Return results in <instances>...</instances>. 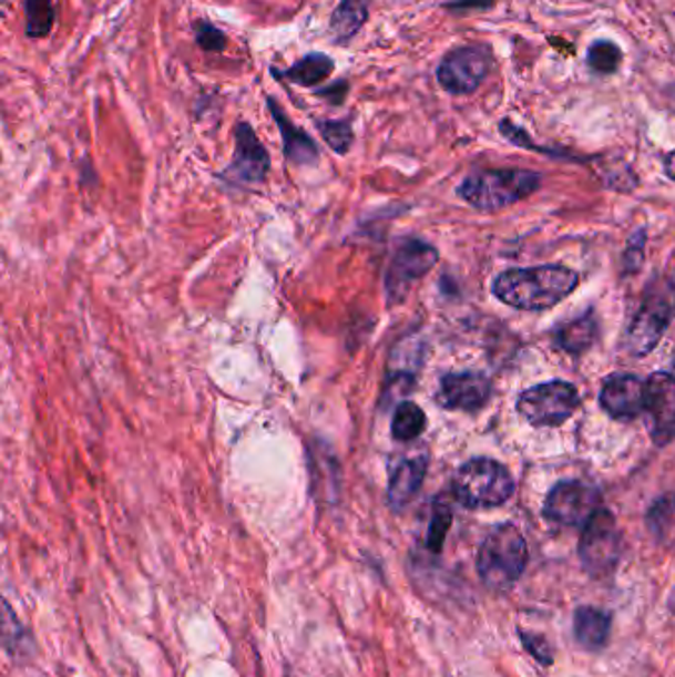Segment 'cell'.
I'll list each match as a JSON object with an SVG mask.
<instances>
[{"label": "cell", "mask_w": 675, "mask_h": 677, "mask_svg": "<svg viewBox=\"0 0 675 677\" xmlns=\"http://www.w3.org/2000/svg\"><path fill=\"white\" fill-rule=\"evenodd\" d=\"M579 286V274L564 266H535L503 271L493 281V294L505 306L543 311L561 304Z\"/></svg>", "instance_id": "obj_1"}, {"label": "cell", "mask_w": 675, "mask_h": 677, "mask_svg": "<svg viewBox=\"0 0 675 677\" xmlns=\"http://www.w3.org/2000/svg\"><path fill=\"white\" fill-rule=\"evenodd\" d=\"M529 561L528 541L513 523H501L485 535L478 551V575L493 593H508Z\"/></svg>", "instance_id": "obj_2"}, {"label": "cell", "mask_w": 675, "mask_h": 677, "mask_svg": "<svg viewBox=\"0 0 675 677\" xmlns=\"http://www.w3.org/2000/svg\"><path fill=\"white\" fill-rule=\"evenodd\" d=\"M541 175L525 168H491L463 178L458 195L483 213L515 205L539 191Z\"/></svg>", "instance_id": "obj_3"}, {"label": "cell", "mask_w": 675, "mask_h": 677, "mask_svg": "<svg viewBox=\"0 0 675 677\" xmlns=\"http://www.w3.org/2000/svg\"><path fill=\"white\" fill-rule=\"evenodd\" d=\"M453 498L468 510L500 507L515 492V480L505 465L490 458H473L456 472Z\"/></svg>", "instance_id": "obj_4"}, {"label": "cell", "mask_w": 675, "mask_h": 677, "mask_svg": "<svg viewBox=\"0 0 675 677\" xmlns=\"http://www.w3.org/2000/svg\"><path fill=\"white\" fill-rule=\"evenodd\" d=\"M622 548L624 538L618 521L611 511L601 507L584 525L579 541V558L584 571L594 578L611 576L618 566Z\"/></svg>", "instance_id": "obj_5"}, {"label": "cell", "mask_w": 675, "mask_h": 677, "mask_svg": "<svg viewBox=\"0 0 675 677\" xmlns=\"http://www.w3.org/2000/svg\"><path fill=\"white\" fill-rule=\"evenodd\" d=\"M581 397L571 382L551 381L521 392L518 410L533 427H559L573 417Z\"/></svg>", "instance_id": "obj_6"}, {"label": "cell", "mask_w": 675, "mask_h": 677, "mask_svg": "<svg viewBox=\"0 0 675 677\" xmlns=\"http://www.w3.org/2000/svg\"><path fill=\"white\" fill-rule=\"evenodd\" d=\"M436 264H438V250L432 244L418 240V238H407L400 242L390 258L387 278H385V291H387L390 306L402 304L410 288L417 284L418 279L425 278Z\"/></svg>", "instance_id": "obj_7"}, {"label": "cell", "mask_w": 675, "mask_h": 677, "mask_svg": "<svg viewBox=\"0 0 675 677\" xmlns=\"http://www.w3.org/2000/svg\"><path fill=\"white\" fill-rule=\"evenodd\" d=\"M493 65V54L483 44L460 47L450 50L436 70L438 84L442 85L452 95H468L473 93L483 80L488 78Z\"/></svg>", "instance_id": "obj_8"}, {"label": "cell", "mask_w": 675, "mask_h": 677, "mask_svg": "<svg viewBox=\"0 0 675 677\" xmlns=\"http://www.w3.org/2000/svg\"><path fill=\"white\" fill-rule=\"evenodd\" d=\"M602 507V495L592 483L559 482L549 492L543 513L549 521L564 527H584Z\"/></svg>", "instance_id": "obj_9"}, {"label": "cell", "mask_w": 675, "mask_h": 677, "mask_svg": "<svg viewBox=\"0 0 675 677\" xmlns=\"http://www.w3.org/2000/svg\"><path fill=\"white\" fill-rule=\"evenodd\" d=\"M234 155L231 165L224 171V178L234 185H258L268 178L269 161L268 151L259 141L256 131L248 121L236 123L234 130Z\"/></svg>", "instance_id": "obj_10"}, {"label": "cell", "mask_w": 675, "mask_h": 677, "mask_svg": "<svg viewBox=\"0 0 675 677\" xmlns=\"http://www.w3.org/2000/svg\"><path fill=\"white\" fill-rule=\"evenodd\" d=\"M650 437L656 445L675 440V377L654 372L646 381V409Z\"/></svg>", "instance_id": "obj_11"}, {"label": "cell", "mask_w": 675, "mask_h": 677, "mask_svg": "<svg viewBox=\"0 0 675 677\" xmlns=\"http://www.w3.org/2000/svg\"><path fill=\"white\" fill-rule=\"evenodd\" d=\"M672 319V307L659 294H652L634 317L628 329V351L634 357H646L656 349Z\"/></svg>", "instance_id": "obj_12"}, {"label": "cell", "mask_w": 675, "mask_h": 677, "mask_svg": "<svg viewBox=\"0 0 675 677\" xmlns=\"http://www.w3.org/2000/svg\"><path fill=\"white\" fill-rule=\"evenodd\" d=\"M491 382L481 372H450L440 381L438 400L444 409L478 412L488 404Z\"/></svg>", "instance_id": "obj_13"}, {"label": "cell", "mask_w": 675, "mask_h": 677, "mask_svg": "<svg viewBox=\"0 0 675 677\" xmlns=\"http://www.w3.org/2000/svg\"><path fill=\"white\" fill-rule=\"evenodd\" d=\"M601 407L614 420H636L646 409V382L634 375H612L602 384Z\"/></svg>", "instance_id": "obj_14"}, {"label": "cell", "mask_w": 675, "mask_h": 677, "mask_svg": "<svg viewBox=\"0 0 675 677\" xmlns=\"http://www.w3.org/2000/svg\"><path fill=\"white\" fill-rule=\"evenodd\" d=\"M266 105H268L269 115L274 117L276 125H278L284 155H286L287 161L294 163V165H299V167L315 165L319 161V147H317L314 137L306 130H299L274 98L268 95Z\"/></svg>", "instance_id": "obj_15"}, {"label": "cell", "mask_w": 675, "mask_h": 677, "mask_svg": "<svg viewBox=\"0 0 675 677\" xmlns=\"http://www.w3.org/2000/svg\"><path fill=\"white\" fill-rule=\"evenodd\" d=\"M426 472H428L426 455L407 458L395 465V470L390 473L389 490H387L390 510L402 511L410 501L417 498L425 483Z\"/></svg>", "instance_id": "obj_16"}, {"label": "cell", "mask_w": 675, "mask_h": 677, "mask_svg": "<svg viewBox=\"0 0 675 677\" xmlns=\"http://www.w3.org/2000/svg\"><path fill=\"white\" fill-rule=\"evenodd\" d=\"M335 72V60L324 52H309L296 64L279 70L276 65L269 68V74L276 80H286L289 84L301 85V88H315L325 82Z\"/></svg>", "instance_id": "obj_17"}, {"label": "cell", "mask_w": 675, "mask_h": 677, "mask_svg": "<svg viewBox=\"0 0 675 677\" xmlns=\"http://www.w3.org/2000/svg\"><path fill=\"white\" fill-rule=\"evenodd\" d=\"M611 613L596 606H579L574 611L573 630L576 642L586 649L606 648L611 640Z\"/></svg>", "instance_id": "obj_18"}, {"label": "cell", "mask_w": 675, "mask_h": 677, "mask_svg": "<svg viewBox=\"0 0 675 677\" xmlns=\"http://www.w3.org/2000/svg\"><path fill=\"white\" fill-rule=\"evenodd\" d=\"M370 0H341L329 19V32L337 44H347L369 20Z\"/></svg>", "instance_id": "obj_19"}, {"label": "cell", "mask_w": 675, "mask_h": 677, "mask_svg": "<svg viewBox=\"0 0 675 677\" xmlns=\"http://www.w3.org/2000/svg\"><path fill=\"white\" fill-rule=\"evenodd\" d=\"M594 339H596V319L592 314L569 321L556 331V343L571 355H583L586 349H591Z\"/></svg>", "instance_id": "obj_20"}, {"label": "cell", "mask_w": 675, "mask_h": 677, "mask_svg": "<svg viewBox=\"0 0 675 677\" xmlns=\"http://www.w3.org/2000/svg\"><path fill=\"white\" fill-rule=\"evenodd\" d=\"M426 430L425 410L417 402L402 400L395 410V417L390 422V432L398 442H412Z\"/></svg>", "instance_id": "obj_21"}, {"label": "cell", "mask_w": 675, "mask_h": 677, "mask_svg": "<svg viewBox=\"0 0 675 677\" xmlns=\"http://www.w3.org/2000/svg\"><path fill=\"white\" fill-rule=\"evenodd\" d=\"M27 17V37L47 38L57 24V4L54 0H24Z\"/></svg>", "instance_id": "obj_22"}, {"label": "cell", "mask_w": 675, "mask_h": 677, "mask_svg": "<svg viewBox=\"0 0 675 677\" xmlns=\"http://www.w3.org/2000/svg\"><path fill=\"white\" fill-rule=\"evenodd\" d=\"M315 125H317V131L324 137L325 143L334 148L337 155H347L351 151L352 141H355L351 117L319 120L315 121Z\"/></svg>", "instance_id": "obj_23"}, {"label": "cell", "mask_w": 675, "mask_h": 677, "mask_svg": "<svg viewBox=\"0 0 675 677\" xmlns=\"http://www.w3.org/2000/svg\"><path fill=\"white\" fill-rule=\"evenodd\" d=\"M586 64L594 74L611 75L622 64V50L611 40H596L586 54Z\"/></svg>", "instance_id": "obj_24"}, {"label": "cell", "mask_w": 675, "mask_h": 677, "mask_svg": "<svg viewBox=\"0 0 675 677\" xmlns=\"http://www.w3.org/2000/svg\"><path fill=\"white\" fill-rule=\"evenodd\" d=\"M452 510H450L448 503H444V501L434 503L432 520H430V527H428V535H426V547L430 548L432 553H440L444 547L446 535L452 527Z\"/></svg>", "instance_id": "obj_25"}, {"label": "cell", "mask_w": 675, "mask_h": 677, "mask_svg": "<svg viewBox=\"0 0 675 677\" xmlns=\"http://www.w3.org/2000/svg\"><path fill=\"white\" fill-rule=\"evenodd\" d=\"M193 32H195L196 44L206 52L218 54L226 50L228 38L224 34V30L218 29L211 20H196L193 24Z\"/></svg>", "instance_id": "obj_26"}, {"label": "cell", "mask_w": 675, "mask_h": 677, "mask_svg": "<svg viewBox=\"0 0 675 677\" xmlns=\"http://www.w3.org/2000/svg\"><path fill=\"white\" fill-rule=\"evenodd\" d=\"M519 638L523 642V646L528 649L529 654L541 661L543 666H551L553 664V649L549 646V642L539 634H531V632H519Z\"/></svg>", "instance_id": "obj_27"}, {"label": "cell", "mask_w": 675, "mask_h": 677, "mask_svg": "<svg viewBox=\"0 0 675 677\" xmlns=\"http://www.w3.org/2000/svg\"><path fill=\"white\" fill-rule=\"evenodd\" d=\"M349 90H351L349 80L342 78V80H337L334 84L325 85V88H317V90H315V95H317V98H324V100L334 103V105H341V103L347 100Z\"/></svg>", "instance_id": "obj_28"}, {"label": "cell", "mask_w": 675, "mask_h": 677, "mask_svg": "<svg viewBox=\"0 0 675 677\" xmlns=\"http://www.w3.org/2000/svg\"><path fill=\"white\" fill-rule=\"evenodd\" d=\"M626 269L636 271L644 261V233H638L634 238H630L628 250H626Z\"/></svg>", "instance_id": "obj_29"}, {"label": "cell", "mask_w": 675, "mask_h": 677, "mask_svg": "<svg viewBox=\"0 0 675 677\" xmlns=\"http://www.w3.org/2000/svg\"><path fill=\"white\" fill-rule=\"evenodd\" d=\"M491 4H493V0H450V2H446L444 9L463 12V10L490 9Z\"/></svg>", "instance_id": "obj_30"}, {"label": "cell", "mask_w": 675, "mask_h": 677, "mask_svg": "<svg viewBox=\"0 0 675 677\" xmlns=\"http://www.w3.org/2000/svg\"><path fill=\"white\" fill-rule=\"evenodd\" d=\"M664 171H666L667 178L675 181V151H672L664 161Z\"/></svg>", "instance_id": "obj_31"}, {"label": "cell", "mask_w": 675, "mask_h": 677, "mask_svg": "<svg viewBox=\"0 0 675 677\" xmlns=\"http://www.w3.org/2000/svg\"><path fill=\"white\" fill-rule=\"evenodd\" d=\"M669 606H672V611L675 613V591L674 594H672V603H669Z\"/></svg>", "instance_id": "obj_32"}, {"label": "cell", "mask_w": 675, "mask_h": 677, "mask_svg": "<svg viewBox=\"0 0 675 677\" xmlns=\"http://www.w3.org/2000/svg\"><path fill=\"white\" fill-rule=\"evenodd\" d=\"M674 289H675V269H674ZM674 314H675V307H674Z\"/></svg>", "instance_id": "obj_33"}, {"label": "cell", "mask_w": 675, "mask_h": 677, "mask_svg": "<svg viewBox=\"0 0 675 677\" xmlns=\"http://www.w3.org/2000/svg\"><path fill=\"white\" fill-rule=\"evenodd\" d=\"M674 505H675V501H674Z\"/></svg>", "instance_id": "obj_34"}]
</instances>
